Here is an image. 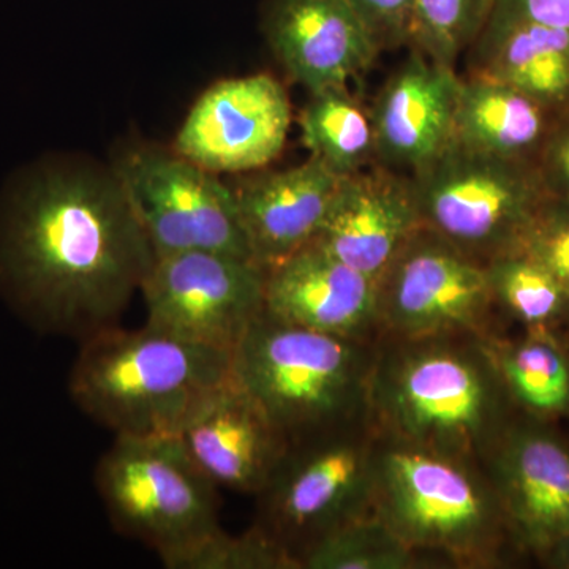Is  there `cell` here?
Listing matches in <instances>:
<instances>
[{"mask_svg": "<svg viewBox=\"0 0 569 569\" xmlns=\"http://www.w3.org/2000/svg\"><path fill=\"white\" fill-rule=\"evenodd\" d=\"M370 512L433 563L498 568L519 552L481 466L378 436Z\"/></svg>", "mask_w": 569, "mask_h": 569, "instance_id": "obj_4", "label": "cell"}, {"mask_svg": "<svg viewBox=\"0 0 569 569\" xmlns=\"http://www.w3.org/2000/svg\"><path fill=\"white\" fill-rule=\"evenodd\" d=\"M111 173L159 254L206 250L253 260L233 189L219 174L157 146L123 149ZM254 261V260H253Z\"/></svg>", "mask_w": 569, "mask_h": 569, "instance_id": "obj_9", "label": "cell"}, {"mask_svg": "<svg viewBox=\"0 0 569 569\" xmlns=\"http://www.w3.org/2000/svg\"><path fill=\"white\" fill-rule=\"evenodd\" d=\"M462 78L411 50L370 108L376 163L415 173L451 144Z\"/></svg>", "mask_w": 569, "mask_h": 569, "instance_id": "obj_17", "label": "cell"}, {"mask_svg": "<svg viewBox=\"0 0 569 569\" xmlns=\"http://www.w3.org/2000/svg\"><path fill=\"white\" fill-rule=\"evenodd\" d=\"M512 250L548 269L569 295V200L548 194Z\"/></svg>", "mask_w": 569, "mask_h": 569, "instance_id": "obj_28", "label": "cell"}, {"mask_svg": "<svg viewBox=\"0 0 569 569\" xmlns=\"http://www.w3.org/2000/svg\"><path fill=\"white\" fill-rule=\"evenodd\" d=\"M537 167L546 192L569 200V111L553 121L538 153Z\"/></svg>", "mask_w": 569, "mask_h": 569, "instance_id": "obj_30", "label": "cell"}, {"mask_svg": "<svg viewBox=\"0 0 569 569\" xmlns=\"http://www.w3.org/2000/svg\"><path fill=\"white\" fill-rule=\"evenodd\" d=\"M290 123V99L272 74L230 78L197 100L174 151L216 174L250 173L280 156Z\"/></svg>", "mask_w": 569, "mask_h": 569, "instance_id": "obj_12", "label": "cell"}, {"mask_svg": "<svg viewBox=\"0 0 569 569\" xmlns=\"http://www.w3.org/2000/svg\"><path fill=\"white\" fill-rule=\"evenodd\" d=\"M470 50V77L509 86L553 114L569 111V29L492 13Z\"/></svg>", "mask_w": 569, "mask_h": 569, "instance_id": "obj_20", "label": "cell"}, {"mask_svg": "<svg viewBox=\"0 0 569 569\" xmlns=\"http://www.w3.org/2000/svg\"><path fill=\"white\" fill-rule=\"evenodd\" d=\"M299 126L310 157L339 178H348L376 163V133L370 111L348 88L310 93Z\"/></svg>", "mask_w": 569, "mask_h": 569, "instance_id": "obj_23", "label": "cell"}, {"mask_svg": "<svg viewBox=\"0 0 569 569\" xmlns=\"http://www.w3.org/2000/svg\"><path fill=\"white\" fill-rule=\"evenodd\" d=\"M498 372L516 410L552 422L569 419V353L550 329L516 340L490 339Z\"/></svg>", "mask_w": 569, "mask_h": 569, "instance_id": "obj_22", "label": "cell"}, {"mask_svg": "<svg viewBox=\"0 0 569 569\" xmlns=\"http://www.w3.org/2000/svg\"><path fill=\"white\" fill-rule=\"evenodd\" d=\"M93 478L114 530L148 546L164 568L179 569L222 529L219 488L176 436H116Z\"/></svg>", "mask_w": 569, "mask_h": 569, "instance_id": "obj_6", "label": "cell"}, {"mask_svg": "<svg viewBox=\"0 0 569 569\" xmlns=\"http://www.w3.org/2000/svg\"><path fill=\"white\" fill-rule=\"evenodd\" d=\"M264 312L328 335L380 336L377 280L316 242L264 268Z\"/></svg>", "mask_w": 569, "mask_h": 569, "instance_id": "obj_18", "label": "cell"}, {"mask_svg": "<svg viewBox=\"0 0 569 569\" xmlns=\"http://www.w3.org/2000/svg\"><path fill=\"white\" fill-rule=\"evenodd\" d=\"M557 116L509 86L462 78L452 141L512 162H535Z\"/></svg>", "mask_w": 569, "mask_h": 569, "instance_id": "obj_21", "label": "cell"}, {"mask_svg": "<svg viewBox=\"0 0 569 569\" xmlns=\"http://www.w3.org/2000/svg\"><path fill=\"white\" fill-rule=\"evenodd\" d=\"M539 560L548 568L569 569V537L557 542Z\"/></svg>", "mask_w": 569, "mask_h": 569, "instance_id": "obj_32", "label": "cell"}, {"mask_svg": "<svg viewBox=\"0 0 569 569\" xmlns=\"http://www.w3.org/2000/svg\"><path fill=\"white\" fill-rule=\"evenodd\" d=\"M80 343L71 400L114 436H176L194 408L233 376L231 351L148 325L111 326Z\"/></svg>", "mask_w": 569, "mask_h": 569, "instance_id": "obj_3", "label": "cell"}, {"mask_svg": "<svg viewBox=\"0 0 569 569\" xmlns=\"http://www.w3.org/2000/svg\"><path fill=\"white\" fill-rule=\"evenodd\" d=\"M497 0H413L411 41L430 61L456 69L477 41Z\"/></svg>", "mask_w": 569, "mask_h": 569, "instance_id": "obj_26", "label": "cell"}, {"mask_svg": "<svg viewBox=\"0 0 569 569\" xmlns=\"http://www.w3.org/2000/svg\"><path fill=\"white\" fill-rule=\"evenodd\" d=\"M419 228L410 176L376 163L340 181L312 242L378 280Z\"/></svg>", "mask_w": 569, "mask_h": 569, "instance_id": "obj_16", "label": "cell"}, {"mask_svg": "<svg viewBox=\"0 0 569 569\" xmlns=\"http://www.w3.org/2000/svg\"><path fill=\"white\" fill-rule=\"evenodd\" d=\"M376 441L369 418L295 441L254 496L253 527L280 546L298 569L317 541L369 515Z\"/></svg>", "mask_w": 569, "mask_h": 569, "instance_id": "obj_7", "label": "cell"}, {"mask_svg": "<svg viewBox=\"0 0 569 569\" xmlns=\"http://www.w3.org/2000/svg\"><path fill=\"white\" fill-rule=\"evenodd\" d=\"M432 563L369 512L317 541L302 556L301 569H418Z\"/></svg>", "mask_w": 569, "mask_h": 569, "instance_id": "obj_25", "label": "cell"}, {"mask_svg": "<svg viewBox=\"0 0 569 569\" xmlns=\"http://www.w3.org/2000/svg\"><path fill=\"white\" fill-rule=\"evenodd\" d=\"M263 29L277 61L310 93L348 88L381 52L347 0H266Z\"/></svg>", "mask_w": 569, "mask_h": 569, "instance_id": "obj_14", "label": "cell"}, {"mask_svg": "<svg viewBox=\"0 0 569 569\" xmlns=\"http://www.w3.org/2000/svg\"><path fill=\"white\" fill-rule=\"evenodd\" d=\"M347 3L365 21L381 51L410 44L413 0H347Z\"/></svg>", "mask_w": 569, "mask_h": 569, "instance_id": "obj_29", "label": "cell"}, {"mask_svg": "<svg viewBox=\"0 0 569 569\" xmlns=\"http://www.w3.org/2000/svg\"><path fill=\"white\" fill-rule=\"evenodd\" d=\"M490 339L378 336L369 389L377 436L482 466L518 415Z\"/></svg>", "mask_w": 569, "mask_h": 569, "instance_id": "obj_2", "label": "cell"}, {"mask_svg": "<svg viewBox=\"0 0 569 569\" xmlns=\"http://www.w3.org/2000/svg\"><path fill=\"white\" fill-rule=\"evenodd\" d=\"M422 227L486 263L515 249L548 197L535 162H512L458 142L408 174Z\"/></svg>", "mask_w": 569, "mask_h": 569, "instance_id": "obj_8", "label": "cell"}, {"mask_svg": "<svg viewBox=\"0 0 569 569\" xmlns=\"http://www.w3.org/2000/svg\"><path fill=\"white\" fill-rule=\"evenodd\" d=\"M146 325L200 346L231 351L264 310V268L233 254H159L141 284Z\"/></svg>", "mask_w": 569, "mask_h": 569, "instance_id": "obj_11", "label": "cell"}, {"mask_svg": "<svg viewBox=\"0 0 569 569\" xmlns=\"http://www.w3.org/2000/svg\"><path fill=\"white\" fill-rule=\"evenodd\" d=\"M179 569H298V565L252 526L238 537L217 530L187 556Z\"/></svg>", "mask_w": 569, "mask_h": 569, "instance_id": "obj_27", "label": "cell"}, {"mask_svg": "<svg viewBox=\"0 0 569 569\" xmlns=\"http://www.w3.org/2000/svg\"><path fill=\"white\" fill-rule=\"evenodd\" d=\"M380 335L496 337V310L485 263L419 228L377 280Z\"/></svg>", "mask_w": 569, "mask_h": 569, "instance_id": "obj_10", "label": "cell"}, {"mask_svg": "<svg viewBox=\"0 0 569 569\" xmlns=\"http://www.w3.org/2000/svg\"><path fill=\"white\" fill-rule=\"evenodd\" d=\"M492 13L569 29V0H497Z\"/></svg>", "mask_w": 569, "mask_h": 569, "instance_id": "obj_31", "label": "cell"}, {"mask_svg": "<svg viewBox=\"0 0 569 569\" xmlns=\"http://www.w3.org/2000/svg\"><path fill=\"white\" fill-rule=\"evenodd\" d=\"M340 181L309 157L287 170L264 171L231 186L253 260L268 268L310 244Z\"/></svg>", "mask_w": 569, "mask_h": 569, "instance_id": "obj_19", "label": "cell"}, {"mask_svg": "<svg viewBox=\"0 0 569 569\" xmlns=\"http://www.w3.org/2000/svg\"><path fill=\"white\" fill-rule=\"evenodd\" d=\"M217 488L258 496L288 448L280 430L231 376L194 408L176 433Z\"/></svg>", "mask_w": 569, "mask_h": 569, "instance_id": "obj_15", "label": "cell"}, {"mask_svg": "<svg viewBox=\"0 0 569 569\" xmlns=\"http://www.w3.org/2000/svg\"><path fill=\"white\" fill-rule=\"evenodd\" d=\"M153 258L111 170H41L0 216V287L36 328L80 342L119 325Z\"/></svg>", "mask_w": 569, "mask_h": 569, "instance_id": "obj_1", "label": "cell"}, {"mask_svg": "<svg viewBox=\"0 0 569 569\" xmlns=\"http://www.w3.org/2000/svg\"><path fill=\"white\" fill-rule=\"evenodd\" d=\"M481 467L519 552L541 559L569 537V447L549 422L518 411Z\"/></svg>", "mask_w": 569, "mask_h": 569, "instance_id": "obj_13", "label": "cell"}, {"mask_svg": "<svg viewBox=\"0 0 569 569\" xmlns=\"http://www.w3.org/2000/svg\"><path fill=\"white\" fill-rule=\"evenodd\" d=\"M377 339L328 335L263 310L233 350V378L288 445L369 418Z\"/></svg>", "mask_w": 569, "mask_h": 569, "instance_id": "obj_5", "label": "cell"}, {"mask_svg": "<svg viewBox=\"0 0 569 569\" xmlns=\"http://www.w3.org/2000/svg\"><path fill=\"white\" fill-rule=\"evenodd\" d=\"M497 309L515 318L527 331L553 329L569 320V295L548 269L527 254H497L486 261Z\"/></svg>", "mask_w": 569, "mask_h": 569, "instance_id": "obj_24", "label": "cell"}]
</instances>
